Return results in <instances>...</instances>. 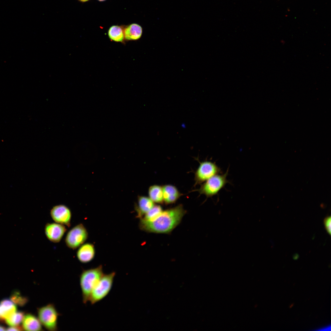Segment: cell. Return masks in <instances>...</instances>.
Instances as JSON below:
<instances>
[{
  "mask_svg": "<svg viewBox=\"0 0 331 331\" xmlns=\"http://www.w3.org/2000/svg\"><path fill=\"white\" fill-rule=\"evenodd\" d=\"M186 213L181 204L162 211L154 219L150 221L140 219L139 226L142 230L148 232L167 233L172 230L180 222Z\"/></svg>",
  "mask_w": 331,
  "mask_h": 331,
  "instance_id": "1",
  "label": "cell"
},
{
  "mask_svg": "<svg viewBox=\"0 0 331 331\" xmlns=\"http://www.w3.org/2000/svg\"><path fill=\"white\" fill-rule=\"evenodd\" d=\"M104 274L101 265L95 268L83 270L79 281L84 303L86 304L89 301L92 290Z\"/></svg>",
  "mask_w": 331,
  "mask_h": 331,
  "instance_id": "2",
  "label": "cell"
},
{
  "mask_svg": "<svg viewBox=\"0 0 331 331\" xmlns=\"http://www.w3.org/2000/svg\"><path fill=\"white\" fill-rule=\"evenodd\" d=\"M116 275L115 272L103 274L91 292L89 301L91 304L94 305L100 302L109 294Z\"/></svg>",
  "mask_w": 331,
  "mask_h": 331,
  "instance_id": "3",
  "label": "cell"
},
{
  "mask_svg": "<svg viewBox=\"0 0 331 331\" xmlns=\"http://www.w3.org/2000/svg\"><path fill=\"white\" fill-rule=\"evenodd\" d=\"M38 318L42 325L50 331L58 330V319L60 314L54 305L49 303L37 309Z\"/></svg>",
  "mask_w": 331,
  "mask_h": 331,
  "instance_id": "4",
  "label": "cell"
},
{
  "mask_svg": "<svg viewBox=\"0 0 331 331\" xmlns=\"http://www.w3.org/2000/svg\"><path fill=\"white\" fill-rule=\"evenodd\" d=\"M228 171L222 174H217L211 177L201 185L198 191L207 197H211L218 194L229 182L227 179Z\"/></svg>",
  "mask_w": 331,
  "mask_h": 331,
  "instance_id": "5",
  "label": "cell"
},
{
  "mask_svg": "<svg viewBox=\"0 0 331 331\" xmlns=\"http://www.w3.org/2000/svg\"><path fill=\"white\" fill-rule=\"evenodd\" d=\"M88 237V233L86 228L83 224L80 223L68 232L65 238V242L68 248L74 249L83 244Z\"/></svg>",
  "mask_w": 331,
  "mask_h": 331,
  "instance_id": "6",
  "label": "cell"
},
{
  "mask_svg": "<svg viewBox=\"0 0 331 331\" xmlns=\"http://www.w3.org/2000/svg\"><path fill=\"white\" fill-rule=\"evenodd\" d=\"M222 173L220 168L215 162L205 161L200 163L195 173V185L200 184L215 175Z\"/></svg>",
  "mask_w": 331,
  "mask_h": 331,
  "instance_id": "7",
  "label": "cell"
},
{
  "mask_svg": "<svg viewBox=\"0 0 331 331\" xmlns=\"http://www.w3.org/2000/svg\"><path fill=\"white\" fill-rule=\"evenodd\" d=\"M51 218L56 223L69 227L70 225L71 213L70 209L63 204L54 206L50 212Z\"/></svg>",
  "mask_w": 331,
  "mask_h": 331,
  "instance_id": "8",
  "label": "cell"
},
{
  "mask_svg": "<svg viewBox=\"0 0 331 331\" xmlns=\"http://www.w3.org/2000/svg\"><path fill=\"white\" fill-rule=\"evenodd\" d=\"M65 225L57 223H47L45 226V234L47 238L54 243L59 242L66 232Z\"/></svg>",
  "mask_w": 331,
  "mask_h": 331,
  "instance_id": "9",
  "label": "cell"
},
{
  "mask_svg": "<svg viewBox=\"0 0 331 331\" xmlns=\"http://www.w3.org/2000/svg\"><path fill=\"white\" fill-rule=\"evenodd\" d=\"M95 251L94 245L90 243H86L81 245L77 252L78 260L83 263L90 262L94 258Z\"/></svg>",
  "mask_w": 331,
  "mask_h": 331,
  "instance_id": "10",
  "label": "cell"
},
{
  "mask_svg": "<svg viewBox=\"0 0 331 331\" xmlns=\"http://www.w3.org/2000/svg\"><path fill=\"white\" fill-rule=\"evenodd\" d=\"M162 186L163 201L166 204L175 203L182 195L177 188L171 185H166Z\"/></svg>",
  "mask_w": 331,
  "mask_h": 331,
  "instance_id": "11",
  "label": "cell"
},
{
  "mask_svg": "<svg viewBox=\"0 0 331 331\" xmlns=\"http://www.w3.org/2000/svg\"><path fill=\"white\" fill-rule=\"evenodd\" d=\"M154 205V202L149 197L139 196L138 198V204L135 206L137 218H142Z\"/></svg>",
  "mask_w": 331,
  "mask_h": 331,
  "instance_id": "12",
  "label": "cell"
},
{
  "mask_svg": "<svg viewBox=\"0 0 331 331\" xmlns=\"http://www.w3.org/2000/svg\"><path fill=\"white\" fill-rule=\"evenodd\" d=\"M124 39L126 40H136L141 37L143 33L142 27L136 23L131 24L124 29Z\"/></svg>",
  "mask_w": 331,
  "mask_h": 331,
  "instance_id": "13",
  "label": "cell"
},
{
  "mask_svg": "<svg viewBox=\"0 0 331 331\" xmlns=\"http://www.w3.org/2000/svg\"><path fill=\"white\" fill-rule=\"evenodd\" d=\"M23 327L26 331L43 330L42 325L38 318L28 314L24 316L23 320Z\"/></svg>",
  "mask_w": 331,
  "mask_h": 331,
  "instance_id": "14",
  "label": "cell"
},
{
  "mask_svg": "<svg viewBox=\"0 0 331 331\" xmlns=\"http://www.w3.org/2000/svg\"><path fill=\"white\" fill-rule=\"evenodd\" d=\"M17 307L10 300L5 299L0 302V318H7L16 312Z\"/></svg>",
  "mask_w": 331,
  "mask_h": 331,
  "instance_id": "15",
  "label": "cell"
},
{
  "mask_svg": "<svg viewBox=\"0 0 331 331\" xmlns=\"http://www.w3.org/2000/svg\"><path fill=\"white\" fill-rule=\"evenodd\" d=\"M108 34L110 39L115 42H123L125 39L124 29L120 26H112L108 29Z\"/></svg>",
  "mask_w": 331,
  "mask_h": 331,
  "instance_id": "16",
  "label": "cell"
},
{
  "mask_svg": "<svg viewBox=\"0 0 331 331\" xmlns=\"http://www.w3.org/2000/svg\"><path fill=\"white\" fill-rule=\"evenodd\" d=\"M149 198L154 202L162 204L164 202L162 186L158 185H153L150 187L148 189Z\"/></svg>",
  "mask_w": 331,
  "mask_h": 331,
  "instance_id": "17",
  "label": "cell"
},
{
  "mask_svg": "<svg viewBox=\"0 0 331 331\" xmlns=\"http://www.w3.org/2000/svg\"><path fill=\"white\" fill-rule=\"evenodd\" d=\"M24 313L22 311L15 312L9 317L6 319L7 324L11 326H15L19 325L23 321Z\"/></svg>",
  "mask_w": 331,
  "mask_h": 331,
  "instance_id": "18",
  "label": "cell"
},
{
  "mask_svg": "<svg viewBox=\"0 0 331 331\" xmlns=\"http://www.w3.org/2000/svg\"><path fill=\"white\" fill-rule=\"evenodd\" d=\"M162 209L159 205H154L142 218V219L147 221H151L156 218L162 212Z\"/></svg>",
  "mask_w": 331,
  "mask_h": 331,
  "instance_id": "19",
  "label": "cell"
},
{
  "mask_svg": "<svg viewBox=\"0 0 331 331\" xmlns=\"http://www.w3.org/2000/svg\"><path fill=\"white\" fill-rule=\"evenodd\" d=\"M10 299L14 303L20 306H24L28 302L27 298L21 296L20 292L17 291H15L12 293Z\"/></svg>",
  "mask_w": 331,
  "mask_h": 331,
  "instance_id": "20",
  "label": "cell"
},
{
  "mask_svg": "<svg viewBox=\"0 0 331 331\" xmlns=\"http://www.w3.org/2000/svg\"><path fill=\"white\" fill-rule=\"evenodd\" d=\"M331 217L327 216L324 220V224L326 230L328 233L331 234Z\"/></svg>",
  "mask_w": 331,
  "mask_h": 331,
  "instance_id": "21",
  "label": "cell"
},
{
  "mask_svg": "<svg viewBox=\"0 0 331 331\" xmlns=\"http://www.w3.org/2000/svg\"><path fill=\"white\" fill-rule=\"evenodd\" d=\"M23 328L20 326H12V327L8 328L6 330L8 331L10 330H16V331H20L23 330Z\"/></svg>",
  "mask_w": 331,
  "mask_h": 331,
  "instance_id": "22",
  "label": "cell"
},
{
  "mask_svg": "<svg viewBox=\"0 0 331 331\" xmlns=\"http://www.w3.org/2000/svg\"><path fill=\"white\" fill-rule=\"evenodd\" d=\"M5 328L3 326L0 325V330H5Z\"/></svg>",
  "mask_w": 331,
  "mask_h": 331,
  "instance_id": "23",
  "label": "cell"
},
{
  "mask_svg": "<svg viewBox=\"0 0 331 331\" xmlns=\"http://www.w3.org/2000/svg\"><path fill=\"white\" fill-rule=\"evenodd\" d=\"M78 0L80 2H86L88 1L89 0Z\"/></svg>",
  "mask_w": 331,
  "mask_h": 331,
  "instance_id": "24",
  "label": "cell"
},
{
  "mask_svg": "<svg viewBox=\"0 0 331 331\" xmlns=\"http://www.w3.org/2000/svg\"><path fill=\"white\" fill-rule=\"evenodd\" d=\"M98 0L100 1V2H102V1H105L106 0Z\"/></svg>",
  "mask_w": 331,
  "mask_h": 331,
  "instance_id": "25",
  "label": "cell"
}]
</instances>
